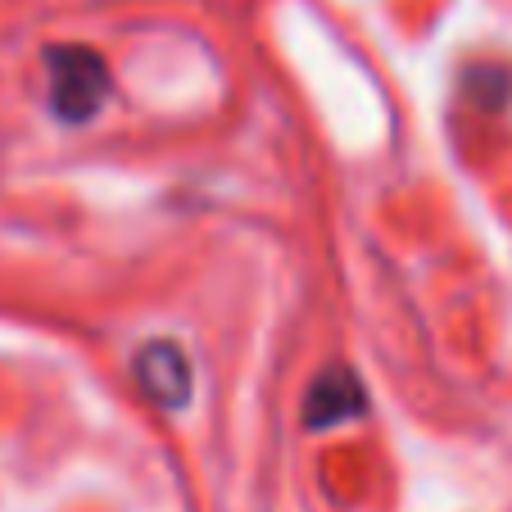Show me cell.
<instances>
[{
	"label": "cell",
	"instance_id": "3957f363",
	"mask_svg": "<svg viewBox=\"0 0 512 512\" xmlns=\"http://www.w3.org/2000/svg\"><path fill=\"white\" fill-rule=\"evenodd\" d=\"M368 408V390L349 368H327L318 381L309 386L304 399V426L309 431H331V426H345L354 417H363Z\"/></svg>",
	"mask_w": 512,
	"mask_h": 512
},
{
	"label": "cell",
	"instance_id": "6da1fadb",
	"mask_svg": "<svg viewBox=\"0 0 512 512\" xmlns=\"http://www.w3.org/2000/svg\"><path fill=\"white\" fill-rule=\"evenodd\" d=\"M50 109L64 123H91L109 100V68L87 46H50L46 50Z\"/></svg>",
	"mask_w": 512,
	"mask_h": 512
},
{
	"label": "cell",
	"instance_id": "7a4b0ae2",
	"mask_svg": "<svg viewBox=\"0 0 512 512\" xmlns=\"http://www.w3.org/2000/svg\"><path fill=\"white\" fill-rule=\"evenodd\" d=\"M132 372H136V381H141L145 399H155L159 408L191 404V358H186L173 340H150V345H141Z\"/></svg>",
	"mask_w": 512,
	"mask_h": 512
}]
</instances>
